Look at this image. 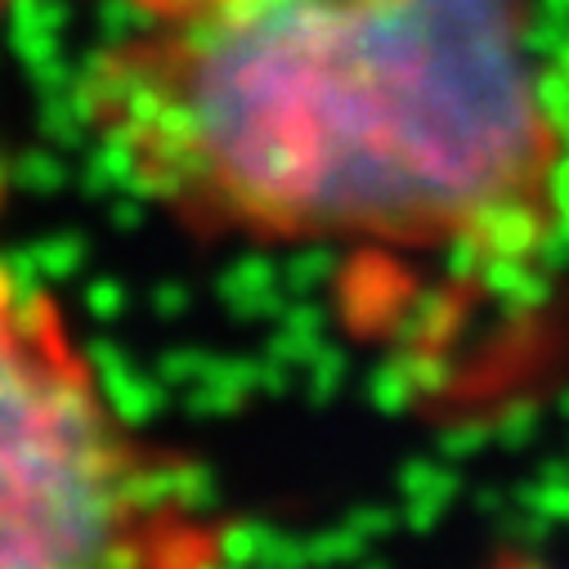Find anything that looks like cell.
<instances>
[{
    "instance_id": "1",
    "label": "cell",
    "mask_w": 569,
    "mask_h": 569,
    "mask_svg": "<svg viewBox=\"0 0 569 569\" xmlns=\"http://www.w3.org/2000/svg\"><path fill=\"white\" fill-rule=\"evenodd\" d=\"M533 0H207L86 68L112 167L198 233L520 247L551 229L560 130Z\"/></svg>"
},
{
    "instance_id": "2",
    "label": "cell",
    "mask_w": 569,
    "mask_h": 569,
    "mask_svg": "<svg viewBox=\"0 0 569 569\" xmlns=\"http://www.w3.org/2000/svg\"><path fill=\"white\" fill-rule=\"evenodd\" d=\"M224 556L193 471L108 403L59 301L0 260V565L184 569Z\"/></svg>"
},
{
    "instance_id": "3",
    "label": "cell",
    "mask_w": 569,
    "mask_h": 569,
    "mask_svg": "<svg viewBox=\"0 0 569 569\" xmlns=\"http://www.w3.org/2000/svg\"><path fill=\"white\" fill-rule=\"evenodd\" d=\"M130 6H139L149 19L153 14H180V10H193V6H207V0H130Z\"/></svg>"
}]
</instances>
